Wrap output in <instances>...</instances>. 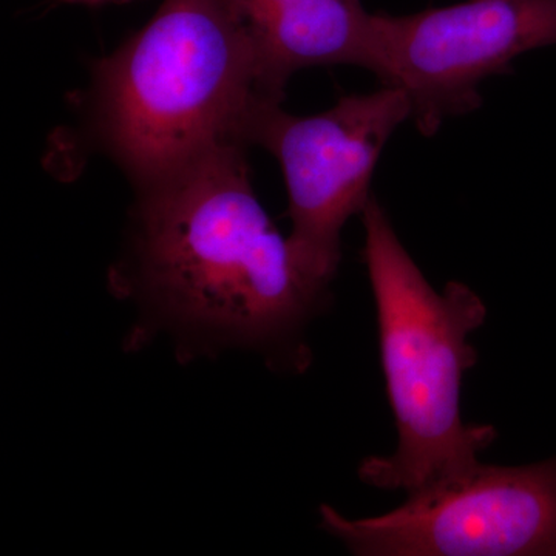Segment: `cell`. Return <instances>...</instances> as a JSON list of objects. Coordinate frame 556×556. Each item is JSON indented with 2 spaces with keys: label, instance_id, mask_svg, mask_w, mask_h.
Here are the masks:
<instances>
[{
  "label": "cell",
  "instance_id": "obj_3",
  "mask_svg": "<svg viewBox=\"0 0 556 556\" xmlns=\"http://www.w3.org/2000/svg\"><path fill=\"white\" fill-rule=\"evenodd\" d=\"M362 218L399 445L391 456L367 457L358 477L376 489L413 495L477 467L496 439L492 426L460 417L464 375L478 362L468 338L484 324L486 308L467 285L450 281L442 292L431 287L372 197Z\"/></svg>",
  "mask_w": 556,
  "mask_h": 556
},
{
  "label": "cell",
  "instance_id": "obj_7",
  "mask_svg": "<svg viewBox=\"0 0 556 556\" xmlns=\"http://www.w3.org/2000/svg\"><path fill=\"white\" fill-rule=\"evenodd\" d=\"M270 89L283 97L295 72L358 65L379 72L378 24L362 0H232Z\"/></svg>",
  "mask_w": 556,
  "mask_h": 556
},
{
  "label": "cell",
  "instance_id": "obj_6",
  "mask_svg": "<svg viewBox=\"0 0 556 556\" xmlns=\"http://www.w3.org/2000/svg\"><path fill=\"white\" fill-rule=\"evenodd\" d=\"M379 72L412 102L426 137L481 104L478 87L515 58L556 43V0H467L405 16L376 14Z\"/></svg>",
  "mask_w": 556,
  "mask_h": 556
},
{
  "label": "cell",
  "instance_id": "obj_4",
  "mask_svg": "<svg viewBox=\"0 0 556 556\" xmlns=\"http://www.w3.org/2000/svg\"><path fill=\"white\" fill-rule=\"evenodd\" d=\"M409 118L408 94L394 86L343 98L318 115H289L277 104L260 118L254 144L280 163L292 222L289 243L318 291L338 273L343 226L368 203L380 153Z\"/></svg>",
  "mask_w": 556,
  "mask_h": 556
},
{
  "label": "cell",
  "instance_id": "obj_2",
  "mask_svg": "<svg viewBox=\"0 0 556 556\" xmlns=\"http://www.w3.org/2000/svg\"><path fill=\"white\" fill-rule=\"evenodd\" d=\"M280 102L232 0H164L98 64L91 91L98 138L137 190L254 144Z\"/></svg>",
  "mask_w": 556,
  "mask_h": 556
},
{
  "label": "cell",
  "instance_id": "obj_8",
  "mask_svg": "<svg viewBox=\"0 0 556 556\" xmlns=\"http://www.w3.org/2000/svg\"><path fill=\"white\" fill-rule=\"evenodd\" d=\"M65 2L102 3V2H116V0H65Z\"/></svg>",
  "mask_w": 556,
  "mask_h": 556
},
{
  "label": "cell",
  "instance_id": "obj_5",
  "mask_svg": "<svg viewBox=\"0 0 556 556\" xmlns=\"http://www.w3.org/2000/svg\"><path fill=\"white\" fill-rule=\"evenodd\" d=\"M321 521L367 556H556V457L530 466H484L408 495L396 510Z\"/></svg>",
  "mask_w": 556,
  "mask_h": 556
},
{
  "label": "cell",
  "instance_id": "obj_1",
  "mask_svg": "<svg viewBox=\"0 0 556 556\" xmlns=\"http://www.w3.org/2000/svg\"><path fill=\"white\" fill-rule=\"evenodd\" d=\"M126 280L169 327L230 346L288 339L321 295L260 204L239 148L138 189Z\"/></svg>",
  "mask_w": 556,
  "mask_h": 556
}]
</instances>
